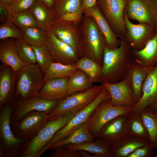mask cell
<instances>
[{
	"mask_svg": "<svg viewBox=\"0 0 157 157\" xmlns=\"http://www.w3.org/2000/svg\"><path fill=\"white\" fill-rule=\"evenodd\" d=\"M104 88L101 84L93 86L84 92L70 94L59 101L55 107L48 114V117L60 116L74 110H81L93 101Z\"/></svg>",
	"mask_w": 157,
	"mask_h": 157,
	"instance_id": "obj_7",
	"label": "cell"
},
{
	"mask_svg": "<svg viewBox=\"0 0 157 157\" xmlns=\"http://www.w3.org/2000/svg\"><path fill=\"white\" fill-rule=\"evenodd\" d=\"M147 107L157 112V65L149 72L143 83L140 98L131 108V112L139 113Z\"/></svg>",
	"mask_w": 157,
	"mask_h": 157,
	"instance_id": "obj_15",
	"label": "cell"
},
{
	"mask_svg": "<svg viewBox=\"0 0 157 157\" xmlns=\"http://www.w3.org/2000/svg\"><path fill=\"white\" fill-rule=\"evenodd\" d=\"M81 157H93V156L88 153V152L83 150L77 151Z\"/></svg>",
	"mask_w": 157,
	"mask_h": 157,
	"instance_id": "obj_46",
	"label": "cell"
},
{
	"mask_svg": "<svg viewBox=\"0 0 157 157\" xmlns=\"http://www.w3.org/2000/svg\"><path fill=\"white\" fill-rule=\"evenodd\" d=\"M92 83L86 74L78 69L68 78V94L88 90L93 86Z\"/></svg>",
	"mask_w": 157,
	"mask_h": 157,
	"instance_id": "obj_33",
	"label": "cell"
},
{
	"mask_svg": "<svg viewBox=\"0 0 157 157\" xmlns=\"http://www.w3.org/2000/svg\"><path fill=\"white\" fill-rule=\"evenodd\" d=\"M126 10L129 19L157 26L156 0H129Z\"/></svg>",
	"mask_w": 157,
	"mask_h": 157,
	"instance_id": "obj_14",
	"label": "cell"
},
{
	"mask_svg": "<svg viewBox=\"0 0 157 157\" xmlns=\"http://www.w3.org/2000/svg\"><path fill=\"white\" fill-rule=\"evenodd\" d=\"M131 112V108L113 106L110 99L102 101L96 108L90 118V133L94 138L101 128L107 122L119 116L127 115Z\"/></svg>",
	"mask_w": 157,
	"mask_h": 157,
	"instance_id": "obj_11",
	"label": "cell"
},
{
	"mask_svg": "<svg viewBox=\"0 0 157 157\" xmlns=\"http://www.w3.org/2000/svg\"><path fill=\"white\" fill-rule=\"evenodd\" d=\"M133 59L142 66L153 68L157 65V26L154 36L144 47L138 51H133Z\"/></svg>",
	"mask_w": 157,
	"mask_h": 157,
	"instance_id": "obj_26",
	"label": "cell"
},
{
	"mask_svg": "<svg viewBox=\"0 0 157 157\" xmlns=\"http://www.w3.org/2000/svg\"><path fill=\"white\" fill-rule=\"evenodd\" d=\"M117 47L104 49L101 75L99 83H114L126 76L133 60L132 50L124 37H120Z\"/></svg>",
	"mask_w": 157,
	"mask_h": 157,
	"instance_id": "obj_1",
	"label": "cell"
},
{
	"mask_svg": "<svg viewBox=\"0 0 157 157\" xmlns=\"http://www.w3.org/2000/svg\"><path fill=\"white\" fill-rule=\"evenodd\" d=\"M17 72L10 66H0V108L12 102L16 97L15 88Z\"/></svg>",
	"mask_w": 157,
	"mask_h": 157,
	"instance_id": "obj_18",
	"label": "cell"
},
{
	"mask_svg": "<svg viewBox=\"0 0 157 157\" xmlns=\"http://www.w3.org/2000/svg\"><path fill=\"white\" fill-rule=\"evenodd\" d=\"M13 1V0H0V2L7 7L10 6Z\"/></svg>",
	"mask_w": 157,
	"mask_h": 157,
	"instance_id": "obj_47",
	"label": "cell"
},
{
	"mask_svg": "<svg viewBox=\"0 0 157 157\" xmlns=\"http://www.w3.org/2000/svg\"><path fill=\"white\" fill-rule=\"evenodd\" d=\"M110 97L111 104L116 107L132 108L135 105L132 90L128 77L114 83H103Z\"/></svg>",
	"mask_w": 157,
	"mask_h": 157,
	"instance_id": "obj_17",
	"label": "cell"
},
{
	"mask_svg": "<svg viewBox=\"0 0 157 157\" xmlns=\"http://www.w3.org/2000/svg\"><path fill=\"white\" fill-rule=\"evenodd\" d=\"M48 118V114L44 112L32 111L11 125V129L17 138L29 140L42 129Z\"/></svg>",
	"mask_w": 157,
	"mask_h": 157,
	"instance_id": "obj_9",
	"label": "cell"
},
{
	"mask_svg": "<svg viewBox=\"0 0 157 157\" xmlns=\"http://www.w3.org/2000/svg\"><path fill=\"white\" fill-rule=\"evenodd\" d=\"M82 0H55L52 10L57 20H80Z\"/></svg>",
	"mask_w": 157,
	"mask_h": 157,
	"instance_id": "obj_22",
	"label": "cell"
},
{
	"mask_svg": "<svg viewBox=\"0 0 157 157\" xmlns=\"http://www.w3.org/2000/svg\"><path fill=\"white\" fill-rule=\"evenodd\" d=\"M110 98L108 92L104 87L93 101L77 112L64 126L55 134L38 154V157H40L51 145L67 138L83 125L89 120L96 108L101 102Z\"/></svg>",
	"mask_w": 157,
	"mask_h": 157,
	"instance_id": "obj_5",
	"label": "cell"
},
{
	"mask_svg": "<svg viewBox=\"0 0 157 157\" xmlns=\"http://www.w3.org/2000/svg\"><path fill=\"white\" fill-rule=\"evenodd\" d=\"M15 47L18 56L23 62L27 64L36 63L33 47L23 39L15 40Z\"/></svg>",
	"mask_w": 157,
	"mask_h": 157,
	"instance_id": "obj_37",
	"label": "cell"
},
{
	"mask_svg": "<svg viewBox=\"0 0 157 157\" xmlns=\"http://www.w3.org/2000/svg\"><path fill=\"white\" fill-rule=\"evenodd\" d=\"M79 110H76L60 116L48 117L42 129L25 144L20 157H37L40 151L55 134L64 126Z\"/></svg>",
	"mask_w": 157,
	"mask_h": 157,
	"instance_id": "obj_3",
	"label": "cell"
},
{
	"mask_svg": "<svg viewBox=\"0 0 157 157\" xmlns=\"http://www.w3.org/2000/svg\"><path fill=\"white\" fill-rule=\"evenodd\" d=\"M156 3H157V0H156Z\"/></svg>",
	"mask_w": 157,
	"mask_h": 157,
	"instance_id": "obj_49",
	"label": "cell"
},
{
	"mask_svg": "<svg viewBox=\"0 0 157 157\" xmlns=\"http://www.w3.org/2000/svg\"><path fill=\"white\" fill-rule=\"evenodd\" d=\"M44 72L37 64H26L17 72L16 97L27 98L37 97L44 81Z\"/></svg>",
	"mask_w": 157,
	"mask_h": 157,
	"instance_id": "obj_6",
	"label": "cell"
},
{
	"mask_svg": "<svg viewBox=\"0 0 157 157\" xmlns=\"http://www.w3.org/2000/svg\"><path fill=\"white\" fill-rule=\"evenodd\" d=\"M49 157H81L78 151L72 150L65 146L58 147Z\"/></svg>",
	"mask_w": 157,
	"mask_h": 157,
	"instance_id": "obj_41",
	"label": "cell"
},
{
	"mask_svg": "<svg viewBox=\"0 0 157 157\" xmlns=\"http://www.w3.org/2000/svg\"><path fill=\"white\" fill-rule=\"evenodd\" d=\"M38 26L48 31L56 22L52 10L49 8L40 0H36L30 9Z\"/></svg>",
	"mask_w": 157,
	"mask_h": 157,
	"instance_id": "obj_27",
	"label": "cell"
},
{
	"mask_svg": "<svg viewBox=\"0 0 157 157\" xmlns=\"http://www.w3.org/2000/svg\"><path fill=\"white\" fill-rule=\"evenodd\" d=\"M153 150L148 143L137 148L128 157H152L153 156Z\"/></svg>",
	"mask_w": 157,
	"mask_h": 157,
	"instance_id": "obj_42",
	"label": "cell"
},
{
	"mask_svg": "<svg viewBox=\"0 0 157 157\" xmlns=\"http://www.w3.org/2000/svg\"><path fill=\"white\" fill-rule=\"evenodd\" d=\"M49 8L52 10L55 0H40Z\"/></svg>",
	"mask_w": 157,
	"mask_h": 157,
	"instance_id": "obj_45",
	"label": "cell"
},
{
	"mask_svg": "<svg viewBox=\"0 0 157 157\" xmlns=\"http://www.w3.org/2000/svg\"><path fill=\"white\" fill-rule=\"evenodd\" d=\"M72 65L84 72L92 83H99L102 73V65L84 57L80 58L76 63Z\"/></svg>",
	"mask_w": 157,
	"mask_h": 157,
	"instance_id": "obj_32",
	"label": "cell"
},
{
	"mask_svg": "<svg viewBox=\"0 0 157 157\" xmlns=\"http://www.w3.org/2000/svg\"><path fill=\"white\" fill-rule=\"evenodd\" d=\"M10 20L9 13L5 5L0 2V22L2 23Z\"/></svg>",
	"mask_w": 157,
	"mask_h": 157,
	"instance_id": "obj_43",
	"label": "cell"
},
{
	"mask_svg": "<svg viewBox=\"0 0 157 157\" xmlns=\"http://www.w3.org/2000/svg\"><path fill=\"white\" fill-rule=\"evenodd\" d=\"M17 0H13V3L14 2H15Z\"/></svg>",
	"mask_w": 157,
	"mask_h": 157,
	"instance_id": "obj_48",
	"label": "cell"
},
{
	"mask_svg": "<svg viewBox=\"0 0 157 157\" xmlns=\"http://www.w3.org/2000/svg\"><path fill=\"white\" fill-rule=\"evenodd\" d=\"M83 14L92 17L96 23L105 39L106 46L114 49L119 46L121 40L113 32L97 4L85 10Z\"/></svg>",
	"mask_w": 157,
	"mask_h": 157,
	"instance_id": "obj_20",
	"label": "cell"
},
{
	"mask_svg": "<svg viewBox=\"0 0 157 157\" xmlns=\"http://www.w3.org/2000/svg\"><path fill=\"white\" fill-rule=\"evenodd\" d=\"M22 32L23 39L32 46L37 47L46 44V31L40 27H29Z\"/></svg>",
	"mask_w": 157,
	"mask_h": 157,
	"instance_id": "obj_35",
	"label": "cell"
},
{
	"mask_svg": "<svg viewBox=\"0 0 157 157\" xmlns=\"http://www.w3.org/2000/svg\"><path fill=\"white\" fill-rule=\"evenodd\" d=\"M78 69L72 64L53 62L44 72V82L51 78H69Z\"/></svg>",
	"mask_w": 157,
	"mask_h": 157,
	"instance_id": "obj_34",
	"label": "cell"
},
{
	"mask_svg": "<svg viewBox=\"0 0 157 157\" xmlns=\"http://www.w3.org/2000/svg\"><path fill=\"white\" fill-rule=\"evenodd\" d=\"M65 146L72 150H83L93 153V157H108L110 149V146L107 143L97 139Z\"/></svg>",
	"mask_w": 157,
	"mask_h": 157,
	"instance_id": "obj_30",
	"label": "cell"
},
{
	"mask_svg": "<svg viewBox=\"0 0 157 157\" xmlns=\"http://www.w3.org/2000/svg\"><path fill=\"white\" fill-rule=\"evenodd\" d=\"M69 78H51L46 81L37 97L48 100H60L69 95Z\"/></svg>",
	"mask_w": 157,
	"mask_h": 157,
	"instance_id": "obj_21",
	"label": "cell"
},
{
	"mask_svg": "<svg viewBox=\"0 0 157 157\" xmlns=\"http://www.w3.org/2000/svg\"><path fill=\"white\" fill-rule=\"evenodd\" d=\"M153 68L143 67L133 59L126 76L131 84L135 105L140 98L144 81L149 71Z\"/></svg>",
	"mask_w": 157,
	"mask_h": 157,
	"instance_id": "obj_24",
	"label": "cell"
},
{
	"mask_svg": "<svg viewBox=\"0 0 157 157\" xmlns=\"http://www.w3.org/2000/svg\"><path fill=\"white\" fill-rule=\"evenodd\" d=\"M89 119L67 137L51 145L48 150H53L62 146L90 141L95 140L90 132Z\"/></svg>",
	"mask_w": 157,
	"mask_h": 157,
	"instance_id": "obj_28",
	"label": "cell"
},
{
	"mask_svg": "<svg viewBox=\"0 0 157 157\" xmlns=\"http://www.w3.org/2000/svg\"><path fill=\"white\" fill-rule=\"evenodd\" d=\"M15 39L8 38L1 40L0 60L2 63L10 66L15 72L26 65L19 58L15 47Z\"/></svg>",
	"mask_w": 157,
	"mask_h": 157,
	"instance_id": "obj_25",
	"label": "cell"
},
{
	"mask_svg": "<svg viewBox=\"0 0 157 157\" xmlns=\"http://www.w3.org/2000/svg\"><path fill=\"white\" fill-rule=\"evenodd\" d=\"M80 19L57 20L49 30L58 39L72 47L80 58L81 40Z\"/></svg>",
	"mask_w": 157,
	"mask_h": 157,
	"instance_id": "obj_13",
	"label": "cell"
},
{
	"mask_svg": "<svg viewBox=\"0 0 157 157\" xmlns=\"http://www.w3.org/2000/svg\"><path fill=\"white\" fill-rule=\"evenodd\" d=\"M23 38L22 31L10 20L0 24V40L8 38L20 39Z\"/></svg>",
	"mask_w": 157,
	"mask_h": 157,
	"instance_id": "obj_39",
	"label": "cell"
},
{
	"mask_svg": "<svg viewBox=\"0 0 157 157\" xmlns=\"http://www.w3.org/2000/svg\"><path fill=\"white\" fill-rule=\"evenodd\" d=\"M12 102L0 108V157H20L25 144L28 141L17 138L12 131L10 122Z\"/></svg>",
	"mask_w": 157,
	"mask_h": 157,
	"instance_id": "obj_4",
	"label": "cell"
},
{
	"mask_svg": "<svg viewBox=\"0 0 157 157\" xmlns=\"http://www.w3.org/2000/svg\"><path fill=\"white\" fill-rule=\"evenodd\" d=\"M126 134L148 141L149 135L139 113L131 112L126 116Z\"/></svg>",
	"mask_w": 157,
	"mask_h": 157,
	"instance_id": "obj_29",
	"label": "cell"
},
{
	"mask_svg": "<svg viewBox=\"0 0 157 157\" xmlns=\"http://www.w3.org/2000/svg\"><path fill=\"white\" fill-rule=\"evenodd\" d=\"M148 143L147 140L126 134L110 147L108 157H128L137 148Z\"/></svg>",
	"mask_w": 157,
	"mask_h": 157,
	"instance_id": "obj_23",
	"label": "cell"
},
{
	"mask_svg": "<svg viewBox=\"0 0 157 157\" xmlns=\"http://www.w3.org/2000/svg\"><path fill=\"white\" fill-rule=\"evenodd\" d=\"M46 31V44L53 62L73 64L79 60V56L72 47L58 39L50 31Z\"/></svg>",
	"mask_w": 157,
	"mask_h": 157,
	"instance_id": "obj_16",
	"label": "cell"
},
{
	"mask_svg": "<svg viewBox=\"0 0 157 157\" xmlns=\"http://www.w3.org/2000/svg\"><path fill=\"white\" fill-rule=\"evenodd\" d=\"M36 0H17L9 6H6L9 15L12 14L30 9Z\"/></svg>",
	"mask_w": 157,
	"mask_h": 157,
	"instance_id": "obj_40",
	"label": "cell"
},
{
	"mask_svg": "<svg viewBox=\"0 0 157 157\" xmlns=\"http://www.w3.org/2000/svg\"><path fill=\"white\" fill-rule=\"evenodd\" d=\"M97 1V0H82L81 11L82 14L85 10L95 6Z\"/></svg>",
	"mask_w": 157,
	"mask_h": 157,
	"instance_id": "obj_44",
	"label": "cell"
},
{
	"mask_svg": "<svg viewBox=\"0 0 157 157\" xmlns=\"http://www.w3.org/2000/svg\"><path fill=\"white\" fill-rule=\"evenodd\" d=\"M124 20L126 29L125 38L133 51L142 49L156 34V26L145 23H132L127 17L126 9Z\"/></svg>",
	"mask_w": 157,
	"mask_h": 157,
	"instance_id": "obj_12",
	"label": "cell"
},
{
	"mask_svg": "<svg viewBox=\"0 0 157 157\" xmlns=\"http://www.w3.org/2000/svg\"><path fill=\"white\" fill-rule=\"evenodd\" d=\"M33 47L35 53L36 63L45 72L53 63L46 44H44L39 47Z\"/></svg>",
	"mask_w": 157,
	"mask_h": 157,
	"instance_id": "obj_38",
	"label": "cell"
},
{
	"mask_svg": "<svg viewBox=\"0 0 157 157\" xmlns=\"http://www.w3.org/2000/svg\"><path fill=\"white\" fill-rule=\"evenodd\" d=\"M13 103L10 118V125L20 119L33 110L44 112L48 114L58 104L59 100L43 99L37 97L24 99L16 97Z\"/></svg>",
	"mask_w": 157,
	"mask_h": 157,
	"instance_id": "obj_8",
	"label": "cell"
},
{
	"mask_svg": "<svg viewBox=\"0 0 157 157\" xmlns=\"http://www.w3.org/2000/svg\"><path fill=\"white\" fill-rule=\"evenodd\" d=\"M80 58H89L102 65L105 38L96 23L91 17L82 15L80 21Z\"/></svg>",
	"mask_w": 157,
	"mask_h": 157,
	"instance_id": "obj_2",
	"label": "cell"
},
{
	"mask_svg": "<svg viewBox=\"0 0 157 157\" xmlns=\"http://www.w3.org/2000/svg\"><path fill=\"white\" fill-rule=\"evenodd\" d=\"M9 17L10 20L22 31L28 28L38 26L30 9L11 14Z\"/></svg>",
	"mask_w": 157,
	"mask_h": 157,
	"instance_id": "obj_36",
	"label": "cell"
},
{
	"mask_svg": "<svg viewBox=\"0 0 157 157\" xmlns=\"http://www.w3.org/2000/svg\"><path fill=\"white\" fill-rule=\"evenodd\" d=\"M97 4L116 34L120 37L125 36V0H97Z\"/></svg>",
	"mask_w": 157,
	"mask_h": 157,
	"instance_id": "obj_10",
	"label": "cell"
},
{
	"mask_svg": "<svg viewBox=\"0 0 157 157\" xmlns=\"http://www.w3.org/2000/svg\"><path fill=\"white\" fill-rule=\"evenodd\" d=\"M139 113L148 133V143L153 150H157V112L154 113L147 107Z\"/></svg>",
	"mask_w": 157,
	"mask_h": 157,
	"instance_id": "obj_31",
	"label": "cell"
},
{
	"mask_svg": "<svg viewBox=\"0 0 157 157\" xmlns=\"http://www.w3.org/2000/svg\"><path fill=\"white\" fill-rule=\"evenodd\" d=\"M126 115L119 116L108 121L101 128L94 137L107 143L110 147L126 134Z\"/></svg>",
	"mask_w": 157,
	"mask_h": 157,
	"instance_id": "obj_19",
	"label": "cell"
}]
</instances>
